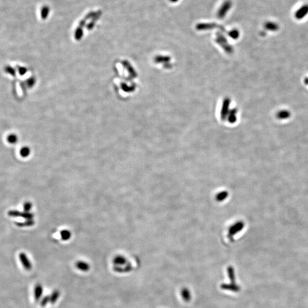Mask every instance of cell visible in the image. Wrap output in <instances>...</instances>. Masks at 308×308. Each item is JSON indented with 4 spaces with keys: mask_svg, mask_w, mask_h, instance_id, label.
I'll use <instances>...</instances> for the list:
<instances>
[{
    "mask_svg": "<svg viewBox=\"0 0 308 308\" xmlns=\"http://www.w3.org/2000/svg\"><path fill=\"white\" fill-rule=\"evenodd\" d=\"M232 7V2L230 0H227L224 2L222 5L219 9L217 13V17L219 19L224 18L227 15L229 10Z\"/></svg>",
    "mask_w": 308,
    "mask_h": 308,
    "instance_id": "obj_1",
    "label": "cell"
},
{
    "mask_svg": "<svg viewBox=\"0 0 308 308\" xmlns=\"http://www.w3.org/2000/svg\"><path fill=\"white\" fill-rule=\"evenodd\" d=\"M19 258L23 266V268L27 271L31 270L32 268V265L26 255L24 253H21L19 255Z\"/></svg>",
    "mask_w": 308,
    "mask_h": 308,
    "instance_id": "obj_2",
    "label": "cell"
},
{
    "mask_svg": "<svg viewBox=\"0 0 308 308\" xmlns=\"http://www.w3.org/2000/svg\"><path fill=\"white\" fill-rule=\"evenodd\" d=\"M215 28H219L220 29H223L222 26L219 25H217L215 23H202L198 24L196 26V28L198 30H208V29H214Z\"/></svg>",
    "mask_w": 308,
    "mask_h": 308,
    "instance_id": "obj_3",
    "label": "cell"
},
{
    "mask_svg": "<svg viewBox=\"0 0 308 308\" xmlns=\"http://www.w3.org/2000/svg\"><path fill=\"white\" fill-rule=\"evenodd\" d=\"M308 14V5L306 4L302 6L296 12L295 16L296 18L298 20H301L304 18Z\"/></svg>",
    "mask_w": 308,
    "mask_h": 308,
    "instance_id": "obj_4",
    "label": "cell"
},
{
    "mask_svg": "<svg viewBox=\"0 0 308 308\" xmlns=\"http://www.w3.org/2000/svg\"><path fill=\"white\" fill-rule=\"evenodd\" d=\"M75 266L79 271L84 272L89 271L90 269V265L84 261H78L75 263Z\"/></svg>",
    "mask_w": 308,
    "mask_h": 308,
    "instance_id": "obj_5",
    "label": "cell"
},
{
    "mask_svg": "<svg viewBox=\"0 0 308 308\" xmlns=\"http://www.w3.org/2000/svg\"><path fill=\"white\" fill-rule=\"evenodd\" d=\"M42 293H43L42 286L40 284H37L34 288V299L36 301H39L40 300V299L42 296Z\"/></svg>",
    "mask_w": 308,
    "mask_h": 308,
    "instance_id": "obj_6",
    "label": "cell"
},
{
    "mask_svg": "<svg viewBox=\"0 0 308 308\" xmlns=\"http://www.w3.org/2000/svg\"><path fill=\"white\" fill-rule=\"evenodd\" d=\"M113 263L116 265H125L127 263V259L123 256L118 255L113 259Z\"/></svg>",
    "mask_w": 308,
    "mask_h": 308,
    "instance_id": "obj_7",
    "label": "cell"
},
{
    "mask_svg": "<svg viewBox=\"0 0 308 308\" xmlns=\"http://www.w3.org/2000/svg\"><path fill=\"white\" fill-rule=\"evenodd\" d=\"M60 296V292L58 290H54L50 296V302L51 304H54L58 301Z\"/></svg>",
    "mask_w": 308,
    "mask_h": 308,
    "instance_id": "obj_8",
    "label": "cell"
},
{
    "mask_svg": "<svg viewBox=\"0 0 308 308\" xmlns=\"http://www.w3.org/2000/svg\"><path fill=\"white\" fill-rule=\"evenodd\" d=\"M60 235H61V238L64 241L68 240L72 236L71 232L69 230H67V229H64V230H61Z\"/></svg>",
    "mask_w": 308,
    "mask_h": 308,
    "instance_id": "obj_9",
    "label": "cell"
},
{
    "mask_svg": "<svg viewBox=\"0 0 308 308\" xmlns=\"http://www.w3.org/2000/svg\"><path fill=\"white\" fill-rule=\"evenodd\" d=\"M7 140L9 143L14 144L18 141V136L15 134H10L7 136Z\"/></svg>",
    "mask_w": 308,
    "mask_h": 308,
    "instance_id": "obj_10",
    "label": "cell"
},
{
    "mask_svg": "<svg viewBox=\"0 0 308 308\" xmlns=\"http://www.w3.org/2000/svg\"><path fill=\"white\" fill-rule=\"evenodd\" d=\"M265 28L270 30H276L278 29V25L272 22H268L266 23Z\"/></svg>",
    "mask_w": 308,
    "mask_h": 308,
    "instance_id": "obj_11",
    "label": "cell"
},
{
    "mask_svg": "<svg viewBox=\"0 0 308 308\" xmlns=\"http://www.w3.org/2000/svg\"><path fill=\"white\" fill-rule=\"evenodd\" d=\"M30 154V150L28 147H23L20 150V154L22 157H27Z\"/></svg>",
    "mask_w": 308,
    "mask_h": 308,
    "instance_id": "obj_12",
    "label": "cell"
},
{
    "mask_svg": "<svg viewBox=\"0 0 308 308\" xmlns=\"http://www.w3.org/2000/svg\"><path fill=\"white\" fill-rule=\"evenodd\" d=\"M49 8L48 7H45L42 9V10H41V17L43 19H45L47 17H48V15H49Z\"/></svg>",
    "mask_w": 308,
    "mask_h": 308,
    "instance_id": "obj_13",
    "label": "cell"
},
{
    "mask_svg": "<svg viewBox=\"0 0 308 308\" xmlns=\"http://www.w3.org/2000/svg\"><path fill=\"white\" fill-rule=\"evenodd\" d=\"M50 302V296H46L43 297V298L41 300V305L42 307H45L48 304V302Z\"/></svg>",
    "mask_w": 308,
    "mask_h": 308,
    "instance_id": "obj_14",
    "label": "cell"
},
{
    "mask_svg": "<svg viewBox=\"0 0 308 308\" xmlns=\"http://www.w3.org/2000/svg\"><path fill=\"white\" fill-rule=\"evenodd\" d=\"M21 216H22L23 218H25V219H26L27 220H31L33 219V214H32L30 212H25L21 213Z\"/></svg>",
    "mask_w": 308,
    "mask_h": 308,
    "instance_id": "obj_15",
    "label": "cell"
},
{
    "mask_svg": "<svg viewBox=\"0 0 308 308\" xmlns=\"http://www.w3.org/2000/svg\"><path fill=\"white\" fill-rule=\"evenodd\" d=\"M32 208V204L30 202H26L23 205V209L26 212H29Z\"/></svg>",
    "mask_w": 308,
    "mask_h": 308,
    "instance_id": "obj_16",
    "label": "cell"
},
{
    "mask_svg": "<svg viewBox=\"0 0 308 308\" xmlns=\"http://www.w3.org/2000/svg\"><path fill=\"white\" fill-rule=\"evenodd\" d=\"M21 212H20L19 211H10L9 212V215L11 216H15V217L21 216Z\"/></svg>",
    "mask_w": 308,
    "mask_h": 308,
    "instance_id": "obj_17",
    "label": "cell"
},
{
    "mask_svg": "<svg viewBox=\"0 0 308 308\" xmlns=\"http://www.w3.org/2000/svg\"><path fill=\"white\" fill-rule=\"evenodd\" d=\"M33 224H34V222L32 220H28L26 222H25L23 224H18L20 225H26V226H30V225H32Z\"/></svg>",
    "mask_w": 308,
    "mask_h": 308,
    "instance_id": "obj_18",
    "label": "cell"
},
{
    "mask_svg": "<svg viewBox=\"0 0 308 308\" xmlns=\"http://www.w3.org/2000/svg\"><path fill=\"white\" fill-rule=\"evenodd\" d=\"M230 36L232 37H236L238 36V31L236 30H234L233 31H232L230 33Z\"/></svg>",
    "mask_w": 308,
    "mask_h": 308,
    "instance_id": "obj_19",
    "label": "cell"
},
{
    "mask_svg": "<svg viewBox=\"0 0 308 308\" xmlns=\"http://www.w3.org/2000/svg\"><path fill=\"white\" fill-rule=\"evenodd\" d=\"M170 1L171 2H176L178 0H170Z\"/></svg>",
    "mask_w": 308,
    "mask_h": 308,
    "instance_id": "obj_20",
    "label": "cell"
}]
</instances>
